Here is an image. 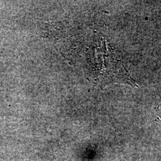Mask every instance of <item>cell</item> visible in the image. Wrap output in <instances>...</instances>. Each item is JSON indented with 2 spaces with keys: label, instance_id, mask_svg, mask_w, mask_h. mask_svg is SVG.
<instances>
[{
  "label": "cell",
  "instance_id": "6da1fadb",
  "mask_svg": "<svg viewBox=\"0 0 161 161\" xmlns=\"http://www.w3.org/2000/svg\"><path fill=\"white\" fill-rule=\"evenodd\" d=\"M91 68L94 80L102 85L119 82L137 86L117 56L108 49L104 40L94 50L91 58Z\"/></svg>",
  "mask_w": 161,
  "mask_h": 161
}]
</instances>
